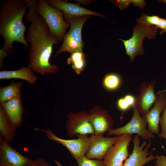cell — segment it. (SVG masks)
Here are the masks:
<instances>
[{
    "label": "cell",
    "instance_id": "cell-1",
    "mask_svg": "<svg viewBox=\"0 0 166 166\" xmlns=\"http://www.w3.org/2000/svg\"><path fill=\"white\" fill-rule=\"evenodd\" d=\"M28 2L29 10L25 18L31 23L26 39L30 43L27 66L42 75L55 74L59 68L51 64L49 60L53 45L58 43L59 41L50 34L45 20L37 13L35 0H28Z\"/></svg>",
    "mask_w": 166,
    "mask_h": 166
},
{
    "label": "cell",
    "instance_id": "cell-2",
    "mask_svg": "<svg viewBox=\"0 0 166 166\" xmlns=\"http://www.w3.org/2000/svg\"><path fill=\"white\" fill-rule=\"evenodd\" d=\"M29 7L28 0H2L0 2V35L4 39L2 49L9 54L14 53L13 43L22 44L24 47L29 45L25 37L26 26L23 18Z\"/></svg>",
    "mask_w": 166,
    "mask_h": 166
},
{
    "label": "cell",
    "instance_id": "cell-3",
    "mask_svg": "<svg viewBox=\"0 0 166 166\" xmlns=\"http://www.w3.org/2000/svg\"><path fill=\"white\" fill-rule=\"evenodd\" d=\"M37 13L45 20L50 34L59 41L63 40L66 29L70 26L60 10L50 5L45 0H35Z\"/></svg>",
    "mask_w": 166,
    "mask_h": 166
},
{
    "label": "cell",
    "instance_id": "cell-4",
    "mask_svg": "<svg viewBox=\"0 0 166 166\" xmlns=\"http://www.w3.org/2000/svg\"><path fill=\"white\" fill-rule=\"evenodd\" d=\"M133 33L131 38L122 41L124 46L126 54L129 56L130 61L133 62L138 55H143L144 51L142 46L144 39H154L157 35L158 30L155 26H149L137 23L133 28Z\"/></svg>",
    "mask_w": 166,
    "mask_h": 166
},
{
    "label": "cell",
    "instance_id": "cell-5",
    "mask_svg": "<svg viewBox=\"0 0 166 166\" xmlns=\"http://www.w3.org/2000/svg\"><path fill=\"white\" fill-rule=\"evenodd\" d=\"M89 16L77 18L64 17L65 20L70 24V28L65 35L61 46L54 55L53 58L65 51L72 54L76 52L82 51L84 43L81 37L82 29Z\"/></svg>",
    "mask_w": 166,
    "mask_h": 166
},
{
    "label": "cell",
    "instance_id": "cell-6",
    "mask_svg": "<svg viewBox=\"0 0 166 166\" xmlns=\"http://www.w3.org/2000/svg\"><path fill=\"white\" fill-rule=\"evenodd\" d=\"M133 115L130 121L125 125L108 132V136L113 135L120 136L124 134H136L144 140H150L154 137V134L147 129V123L144 118L141 117L136 105L132 107Z\"/></svg>",
    "mask_w": 166,
    "mask_h": 166
},
{
    "label": "cell",
    "instance_id": "cell-7",
    "mask_svg": "<svg viewBox=\"0 0 166 166\" xmlns=\"http://www.w3.org/2000/svg\"><path fill=\"white\" fill-rule=\"evenodd\" d=\"M36 130L41 131L45 134L46 137L50 140L56 141L65 146L69 150L72 157L77 160L79 157L85 154L90 144L89 137L87 135L77 134V139H65L60 138L49 129Z\"/></svg>",
    "mask_w": 166,
    "mask_h": 166
},
{
    "label": "cell",
    "instance_id": "cell-8",
    "mask_svg": "<svg viewBox=\"0 0 166 166\" xmlns=\"http://www.w3.org/2000/svg\"><path fill=\"white\" fill-rule=\"evenodd\" d=\"M132 140L131 134L119 136L116 143L109 148L103 158L106 166H123L124 161L129 156L128 147Z\"/></svg>",
    "mask_w": 166,
    "mask_h": 166
},
{
    "label": "cell",
    "instance_id": "cell-9",
    "mask_svg": "<svg viewBox=\"0 0 166 166\" xmlns=\"http://www.w3.org/2000/svg\"><path fill=\"white\" fill-rule=\"evenodd\" d=\"M66 131L69 136L77 134H94L95 132L89 119V113L85 111L70 113L67 116Z\"/></svg>",
    "mask_w": 166,
    "mask_h": 166
},
{
    "label": "cell",
    "instance_id": "cell-10",
    "mask_svg": "<svg viewBox=\"0 0 166 166\" xmlns=\"http://www.w3.org/2000/svg\"><path fill=\"white\" fill-rule=\"evenodd\" d=\"M133 148L131 154L125 160L123 166H143L155 159V156L148 152L151 147L150 140L148 144L144 140L140 144V136L136 135L132 140Z\"/></svg>",
    "mask_w": 166,
    "mask_h": 166
},
{
    "label": "cell",
    "instance_id": "cell-11",
    "mask_svg": "<svg viewBox=\"0 0 166 166\" xmlns=\"http://www.w3.org/2000/svg\"><path fill=\"white\" fill-rule=\"evenodd\" d=\"M118 136L105 137L103 135H92L90 144L85 156L88 158L102 160L109 148L116 143Z\"/></svg>",
    "mask_w": 166,
    "mask_h": 166
},
{
    "label": "cell",
    "instance_id": "cell-12",
    "mask_svg": "<svg viewBox=\"0 0 166 166\" xmlns=\"http://www.w3.org/2000/svg\"><path fill=\"white\" fill-rule=\"evenodd\" d=\"M33 160L22 155L0 137V166H26Z\"/></svg>",
    "mask_w": 166,
    "mask_h": 166
},
{
    "label": "cell",
    "instance_id": "cell-13",
    "mask_svg": "<svg viewBox=\"0 0 166 166\" xmlns=\"http://www.w3.org/2000/svg\"><path fill=\"white\" fill-rule=\"evenodd\" d=\"M156 84L154 81L149 82L143 81L140 85L139 94L136 99V104L142 117L149 111L156 100L157 96L154 91Z\"/></svg>",
    "mask_w": 166,
    "mask_h": 166
},
{
    "label": "cell",
    "instance_id": "cell-14",
    "mask_svg": "<svg viewBox=\"0 0 166 166\" xmlns=\"http://www.w3.org/2000/svg\"><path fill=\"white\" fill-rule=\"evenodd\" d=\"M89 119L95 134L103 135L113 129L114 121L105 110L96 106L90 110Z\"/></svg>",
    "mask_w": 166,
    "mask_h": 166
},
{
    "label": "cell",
    "instance_id": "cell-15",
    "mask_svg": "<svg viewBox=\"0 0 166 166\" xmlns=\"http://www.w3.org/2000/svg\"><path fill=\"white\" fill-rule=\"evenodd\" d=\"M51 6L61 10L64 17L77 18L90 15L106 18L102 14L88 10L78 4L62 0H47Z\"/></svg>",
    "mask_w": 166,
    "mask_h": 166
},
{
    "label": "cell",
    "instance_id": "cell-16",
    "mask_svg": "<svg viewBox=\"0 0 166 166\" xmlns=\"http://www.w3.org/2000/svg\"><path fill=\"white\" fill-rule=\"evenodd\" d=\"M153 107L144 117L148 125V130L153 134L159 136V125L160 115L166 107V93H157Z\"/></svg>",
    "mask_w": 166,
    "mask_h": 166
},
{
    "label": "cell",
    "instance_id": "cell-17",
    "mask_svg": "<svg viewBox=\"0 0 166 166\" xmlns=\"http://www.w3.org/2000/svg\"><path fill=\"white\" fill-rule=\"evenodd\" d=\"M9 121L15 130L20 127L22 122L23 108L21 96L14 98L1 104Z\"/></svg>",
    "mask_w": 166,
    "mask_h": 166
},
{
    "label": "cell",
    "instance_id": "cell-18",
    "mask_svg": "<svg viewBox=\"0 0 166 166\" xmlns=\"http://www.w3.org/2000/svg\"><path fill=\"white\" fill-rule=\"evenodd\" d=\"M12 79L23 80L33 85L37 81L38 77L32 70L27 66H24L16 70L0 71V80Z\"/></svg>",
    "mask_w": 166,
    "mask_h": 166
},
{
    "label": "cell",
    "instance_id": "cell-19",
    "mask_svg": "<svg viewBox=\"0 0 166 166\" xmlns=\"http://www.w3.org/2000/svg\"><path fill=\"white\" fill-rule=\"evenodd\" d=\"M23 81H11L8 85L0 88V103L3 104L14 98L21 96V89Z\"/></svg>",
    "mask_w": 166,
    "mask_h": 166
},
{
    "label": "cell",
    "instance_id": "cell-20",
    "mask_svg": "<svg viewBox=\"0 0 166 166\" xmlns=\"http://www.w3.org/2000/svg\"><path fill=\"white\" fill-rule=\"evenodd\" d=\"M15 130L10 124L2 107L0 106V132L1 137L8 142H11L15 136Z\"/></svg>",
    "mask_w": 166,
    "mask_h": 166
},
{
    "label": "cell",
    "instance_id": "cell-21",
    "mask_svg": "<svg viewBox=\"0 0 166 166\" xmlns=\"http://www.w3.org/2000/svg\"><path fill=\"white\" fill-rule=\"evenodd\" d=\"M86 57L82 51L74 52L67 58V64H72L73 70L77 74H80L85 66Z\"/></svg>",
    "mask_w": 166,
    "mask_h": 166
},
{
    "label": "cell",
    "instance_id": "cell-22",
    "mask_svg": "<svg viewBox=\"0 0 166 166\" xmlns=\"http://www.w3.org/2000/svg\"><path fill=\"white\" fill-rule=\"evenodd\" d=\"M121 80L117 74L111 73L105 75L102 81L104 87L106 90L113 91L117 90L120 86Z\"/></svg>",
    "mask_w": 166,
    "mask_h": 166
},
{
    "label": "cell",
    "instance_id": "cell-23",
    "mask_svg": "<svg viewBox=\"0 0 166 166\" xmlns=\"http://www.w3.org/2000/svg\"><path fill=\"white\" fill-rule=\"evenodd\" d=\"M160 17L158 15L149 16L143 13L141 16L136 20L137 23L149 26H156L158 23Z\"/></svg>",
    "mask_w": 166,
    "mask_h": 166
},
{
    "label": "cell",
    "instance_id": "cell-24",
    "mask_svg": "<svg viewBox=\"0 0 166 166\" xmlns=\"http://www.w3.org/2000/svg\"><path fill=\"white\" fill-rule=\"evenodd\" d=\"M76 160L78 166H106L103 160L89 159L85 155L79 157Z\"/></svg>",
    "mask_w": 166,
    "mask_h": 166
},
{
    "label": "cell",
    "instance_id": "cell-25",
    "mask_svg": "<svg viewBox=\"0 0 166 166\" xmlns=\"http://www.w3.org/2000/svg\"><path fill=\"white\" fill-rule=\"evenodd\" d=\"M163 111L160 119L159 123L161 130L159 136L160 138H164L166 141V107Z\"/></svg>",
    "mask_w": 166,
    "mask_h": 166
},
{
    "label": "cell",
    "instance_id": "cell-26",
    "mask_svg": "<svg viewBox=\"0 0 166 166\" xmlns=\"http://www.w3.org/2000/svg\"><path fill=\"white\" fill-rule=\"evenodd\" d=\"M117 105L118 109L122 112L126 111L131 107L124 97L118 99L117 102Z\"/></svg>",
    "mask_w": 166,
    "mask_h": 166
},
{
    "label": "cell",
    "instance_id": "cell-27",
    "mask_svg": "<svg viewBox=\"0 0 166 166\" xmlns=\"http://www.w3.org/2000/svg\"><path fill=\"white\" fill-rule=\"evenodd\" d=\"M114 4L118 6L120 9H126L131 3V0H111Z\"/></svg>",
    "mask_w": 166,
    "mask_h": 166
},
{
    "label": "cell",
    "instance_id": "cell-28",
    "mask_svg": "<svg viewBox=\"0 0 166 166\" xmlns=\"http://www.w3.org/2000/svg\"><path fill=\"white\" fill-rule=\"evenodd\" d=\"M26 166H53L45 159L41 158L33 160L30 163Z\"/></svg>",
    "mask_w": 166,
    "mask_h": 166
},
{
    "label": "cell",
    "instance_id": "cell-29",
    "mask_svg": "<svg viewBox=\"0 0 166 166\" xmlns=\"http://www.w3.org/2000/svg\"><path fill=\"white\" fill-rule=\"evenodd\" d=\"M155 157V162L156 166H166V156L157 155Z\"/></svg>",
    "mask_w": 166,
    "mask_h": 166
},
{
    "label": "cell",
    "instance_id": "cell-30",
    "mask_svg": "<svg viewBox=\"0 0 166 166\" xmlns=\"http://www.w3.org/2000/svg\"><path fill=\"white\" fill-rule=\"evenodd\" d=\"M124 97L131 107H132L136 104V99L133 95L131 94H127Z\"/></svg>",
    "mask_w": 166,
    "mask_h": 166
},
{
    "label": "cell",
    "instance_id": "cell-31",
    "mask_svg": "<svg viewBox=\"0 0 166 166\" xmlns=\"http://www.w3.org/2000/svg\"><path fill=\"white\" fill-rule=\"evenodd\" d=\"M8 53L2 49L0 50V68L3 69L4 67V59L8 55Z\"/></svg>",
    "mask_w": 166,
    "mask_h": 166
},
{
    "label": "cell",
    "instance_id": "cell-32",
    "mask_svg": "<svg viewBox=\"0 0 166 166\" xmlns=\"http://www.w3.org/2000/svg\"><path fill=\"white\" fill-rule=\"evenodd\" d=\"M131 3L136 7H139L142 9L146 6L145 1L144 0H131Z\"/></svg>",
    "mask_w": 166,
    "mask_h": 166
},
{
    "label": "cell",
    "instance_id": "cell-33",
    "mask_svg": "<svg viewBox=\"0 0 166 166\" xmlns=\"http://www.w3.org/2000/svg\"><path fill=\"white\" fill-rule=\"evenodd\" d=\"M155 26L157 29H161L162 31L166 30V19L161 18L158 23Z\"/></svg>",
    "mask_w": 166,
    "mask_h": 166
},
{
    "label": "cell",
    "instance_id": "cell-34",
    "mask_svg": "<svg viewBox=\"0 0 166 166\" xmlns=\"http://www.w3.org/2000/svg\"><path fill=\"white\" fill-rule=\"evenodd\" d=\"M78 2H80L82 4L83 2H84L85 4H88L90 2V1H77Z\"/></svg>",
    "mask_w": 166,
    "mask_h": 166
},
{
    "label": "cell",
    "instance_id": "cell-35",
    "mask_svg": "<svg viewBox=\"0 0 166 166\" xmlns=\"http://www.w3.org/2000/svg\"><path fill=\"white\" fill-rule=\"evenodd\" d=\"M54 163L58 166H62L58 161L55 160H54Z\"/></svg>",
    "mask_w": 166,
    "mask_h": 166
},
{
    "label": "cell",
    "instance_id": "cell-36",
    "mask_svg": "<svg viewBox=\"0 0 166 166\" xmlns=\"http://www.w3.org/2000/svg\"><path fill=\"white\" fill-rule=\"evenodd\" d=\"M158 92V93L165 92L166 93V89L164 90H162L159 91Z\"/></svg>",
    "mask_w": 166,
    "mask_h": 166
},
{
    "label": "cell",
    "instance_id": "cell-37",
    "mask_svg": "<svg viewBox=\"0 0 166 166\" xmlns=\"http://www.w3.org/2000/svg\"><path fill=\"white\" fill-rule=\"evenodd\" d=\"M159 2L166 4V0H160Z\"/></svg>",
    "mask_w": 166,
    "mask_h": 166
},
{
    "label": "cell",
    "instance_id": "cell-38",
    "mask_svg": "<svg viewBox=\"0 0 166 166\" xmlns=\"http://www.w3.org/2000/svg\"><path fill=\"white\" fill-rule=\"evenodd\" d=\"M165 33H166V30L163 31H161L160 32V34H162Z\"/></svg>",
    "mask_w": 166,
    "mask_h": 166
},
{
    "label": "cell",
    "instance_id": "cell-39",
    "mask_svg": "<svg viewBox=\"0 0 166 166\" xmlns=\"http://www.w3.org/2000/svg\"><path fill=\"white\" fill-rule=\"evenodd\" d=\"M156 166V165L155 164L154 166Z\"/></svg>",
    "mask_w": 166,
    "mask_h": 166
},
{
    "label": "cell",
    "instance_id": "cell-40",
    "mask_svg": "<svg viewBox=\"0 0 166 166\" xmlns=\"http://www.w3.org/2000/svg\"></svg>",
    "mask_w": 166,
    "mask_h": 166
}]
</instances>
